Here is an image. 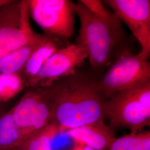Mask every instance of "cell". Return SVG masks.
Wrapping results in <instances>:
<instances>
[{"mask_svg":"<svg viewBox=\"0 0 150 150\" xmlns=\"http://www.w3.org/2000/svg\"><path fill=\"white\" fill-rule=\"evenodd\" d=\"M50 87L54 100L52 122L59 132L104 122L103 105L107 99L97 81L77 72Z\"/></svg>","mask_w":150,"mask_h":150,"instance_id":"1","label":"cell"},{"mask_svg":"<svg viewBox=\"0 0 150 150\" xmlns=\"http://www.w3.org/2000/svg\"><path fill=\"white\" fill-rule=\"evenodd\" d=\"M75 13L80 20V27L76 44L84 48L91 67L99 70L113 62L122 38H120L80 1L75 4Z\"/></svg>","mask_w":150,"mask_h":150,"instance_id":"2","label":"cell"},{"mask_svg":"<svg viewBox=\"0 0 150 150\" xmlns=\"http://www.w3.org/2000/svg\"><path fill=\"white\" fill-rule=\"evenodd\" d=\"M103 111L112 129H127L130 133H137L150 126V82L108 98Z\"/></svg>","mask_w":150,"mask_h":150,"instance_id":"3","label":"cell"},{"mask_svg":"<svg viewBox=\"0 0 150 150\" xmlns=\"http://www.w3.org/2000/svg\"><path fill=\"white\" fill-rule=\"evenodd\" d=\"M150 82L148 59L124 48L106 74L97 81L99 89L108 99L120 92Z\"/></svg>","mask_w":150,"mask_h":150,"instance_id":"4","label":"cell"},{"mask_svg":"<svg viewBox=\"0 0 150 150\" xmlns=\"http://www.w3.org/2000/svg\"><path fill=\"white\" fill-rule=\"evenodd\" d=\"M27 0L11 1L0 9V59L13 50L36 43L45 34L34 32Z\"/></svg>","mask_w":150,"mask_h":150,"instance_id":"5","label":"cell"},{"mask_svg":"<svg viewBox=\"0 0 150 150\" xmlns=\"http://www.w3.org/2000/svg\"><path fill=\"white\" fill-rule=\"evenodd\" d=\"M30 16L45 34L66 42L75 32V4L69 0H27Z\"/></svg>","mask_w":150,"mask_h":150,"instance_id":"6","label":"cell"},{"mask_svg":"<svg viewBox=\"0 0 150 150\" xmlns=\"http://www.w3.org/2000/svg\"><path fill=\"white\" fill-rule=\"evenodd\" d=\"M54 107L49 87H28L11 110L17 125L29 136L52 122Z\"/></svg>","mask_w":150,"mask_h":150,"instance_id":"7","label":"cell"},{"mask_svg":"<svg viewBox=\"0 0 150 150\" xmlns=\"http://www.w3.org/2000/svg\"><path fill=\"white\" fill-rule=\"evenodd\" d=\"M87 59L84 48L76 44H68L59 48L47 61L27 87H47L65 77L76 74Z\"/></svg>","mask_w":150,"mask_h":150,"instance_id":"8","label":"cell"},{"mask_svg":"<svg viewBox=\"0 0 150 150\" xmlns=\"http://www.w3.org/2000/svg\"><path fill=\"white\" fill-rule=\"evenodd\" d=\"M121 22L128 26L139 42V54L149 59L150 54V1L149 0H106Z\"/></svg>","mask_w":150,"mask_h":150,"instance_id":"9","label":"cell"},{"mask_svg":"<svg viewBox=\"0 0 150 150\" xmlns=\"http://www.w3.org/2000/svg\"><path fill=\"white\" fill-rule=\"evenodd\" d=\"M70 136L94 150H107L115 139L112 129L105 122H97L67 130Z\"/></svg>","mask_w":150,"mask_h":150,"instance_id":"10","label":"cell"},{"mask_svg":"<svg viewBox=\"0 0 150 150\" xmlns=\"http://www.w3.org/2000/svg\"><path fill=\"white\" fill-rule=\"evenodd\" d=\"M68 44L46 35L45 39L34 50L23 67L17 73L25 81L27 87L28 83L38 75L47 61L59 48Z\"/></svg>","mask_w":150,"mask_h":150,"instance_id":"11","label":"cell"},{"mask_svg":"<svg viewBox=\"0 0 150 150\" xmlns=\"http://www.w3.org/2000/svg\"><path fill=\"white\" fill-rule=\"evenodd\" d=\"M28 136L19 127L12 110L0 111V150H15Z\"/></svg>","mask_w":150,"mask_h":150,"instance_id":"12","label":"cell"},{"mask_svg":"<svg viewBox=\"0 0 150 150\" xmlns=\"http://www.w3.org/2000/svg\"><path fill=\"white\" fill-rule=\"evenodd\" d=\"M45 37V34L43 38L37 42L13 50L2 57L0 59V73L9 74L18 73L26 63L34 50Z\"/></svg>","mask_w":150,"mask_h":150,"instance_id":"13","label":"cell"},{"mask_svg":"<svg viewBox=\"0 0 150 150\" xmlns=\"http://www.w3.org/2000/svg\"><path fill=\"white\" fill-rule=\"evenodd\" d=\"M59 132L58 126L51 122L43 129L29 136L15 150H52V140Z\"/></svg>","mask_w":150,"mask_h":150,"instance_id":"14","label":"cell"},{"mask_svg":"<svg viewBox=\"0 0 150 150\" xmlns=\"http://www.w3.org/2000/svg\"><path fill=\"white\" fill-rule=\"evenodd\" d=\"M107 150H150V132L142 131L115 138Z\"/></svg>","mask_w":150,"mask_h":150,"instance_id":"15","label":"cell"},{"mask_svg":"<svg viewBox=\"0 0 150 150\" xmlns=\"http://www.w3.org/2000/svg\"><path fill=\"white\" fill-rule=\"evenodd\" d=\"M80 1L120 38H123L124 32L121 22L113 13L108 11L103 6L102 1L80 0Z\"/></svg>","mask_w":150,"mask_h":150,"instance_id":"16","label":"cell"},{"mask_svg":"<svg viewBox=\"0 0 150 150\" xmlns=\"http://www.w3.org/2000/svg\"><path fill=\"white\" fill-rule=\"evenodd\" d=\"M27 87L18 74L0 73V103L7 102Z\"/></svg>","mask_w":150,"mask_h":150,"instance_id":"17","label":"cell"},{"mask_svg":"<svg viewBox=\"0 0 150 150\" xmlns=\"http://www.w3.org/2000/svg\"><path fill=\"white\" fill-rule=\"evenodd\" d=\"M12 0H0V9L4 6L10 3Z\"/></svg>","mask_w":150,"mask_h":150,"instance_id":"18","label":"cell"},{"mask_svg":"<svg viewBox=\"0 0 150 150\" xmlns=\"http://www.w3.org/2000/svg\"><path fill=\"white\" fill-rule=\"evenodd\" d=\"M75 150H94L92 149L90 147L87 146H80L78 148H76V149Z\"/></svg>","mask_w":150,"mask_h":150,"instance_id":"19","label":"cell"},{"mask_svg":"<svg viewBox=\"0 0 150 150\" xmlns=\"http://www.w3.org/2000/svg\"><path fill=\"white\" fill-rule=\"evenodd\" d=\"M0 105H1V103H0Z\"/></svg>","mask_w":150,"mask_h":150,"instance_id":"20","label":"cell"}]
</instances>
